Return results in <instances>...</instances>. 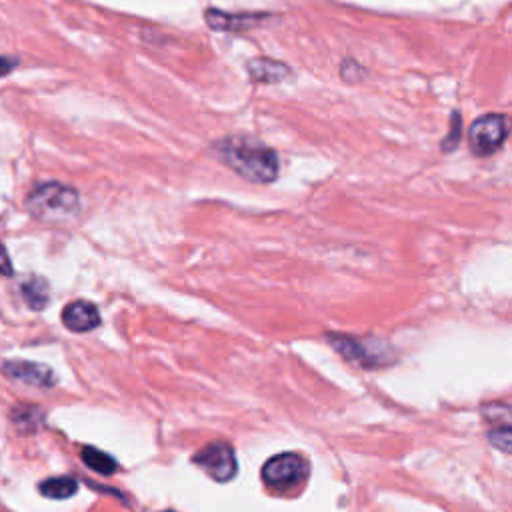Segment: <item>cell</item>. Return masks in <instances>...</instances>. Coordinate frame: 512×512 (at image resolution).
<instances>
[{
    "mask_svg": "<svg viewBox=\"0 0 512 512\" xmlns=\"http://www.w3.org/2000/svg\"><path fill=\"white\" fill-rule=\"evenodd\" d=\"M62 322L72 332H88L100 324V314L92 302L74 300L62 310Z\"/></svg>",
    "mask_w": 512,
    "mask_h": 512,
    "instance_id": "obj_7",
    "label": "cell"
},
{
    "mask_svg": "<svg viewBox=\"0 0 512 512\" xmlns=\"http://www.w3.org/2000/svg\"><path fill=\"white\" fill-rule=\"evenodd\" d=\"M332 346L350 362H358L364 366H374L384 362V354L376 352V346H364V340L350 338V336H330Z\"/></svg>",
    "mask_w": 512,
    "mask_h": 512,
    "instance_id": "obj_8",
    "label": "cell"
},
{
    "mask_svg": "<svg viewBox=\"0 0 512 512\" xmlns=\"http://www.w3.org/2000/svg\"><path fill=\"white\" fill-rule=\"evenodd\" d=\"M308 476V460L296 452L272 456L262 468V480L272 490H292Z\"/></svg>",
    "mask_w": 512,
    "mask_h": 512,
    "instance_id": "obj_3",
    "label": "cell"
},
{
    "mask_svg": "<svg viewBox=\"0 0 512 512\" xmlns=\"http://www.w3.org/2000/svg\"><path fill=\"white\" fill-rule=\"evenodd\" d=\"M82 462H84L90 470H94V472H98V474H104V476L114 474L116 468H118V464H116V460H114L112 456H108L106 452L96 450V448H92V446L82 448Z\"/></svg>",
    "mask_w": 512,
    "mask_h": 512,
    "instance_id": "obj_12",
    "label": "cell"
},
{
    "mask_svg": "<svg viewBox=\"0 0 512 512\" xmlns=\"http://www.w3.org/2000/svg\"><path fill=\"white\" fill-rule=\"evenodd\" d=\"M26 210L42 222H66L78 214L80 196L70 186L60 182H46L28 194Z\"/></svg>",
    "mask_w": 512,
    "mask_h": 512,
    "instance_id": "obj_2",
    "label": "cell"
},
{
    "mask_svg": "<svg viewBox=\"0 0 512 512\" xmlns=\"http://www.w3.org/2000/svg\"><path fill=\"white\" fill-rule=\"evenodd\" d=\"M14 66H16V60H14V58L0 56V78L6 76L10 70H14Z\"/></svg>",
    "mask_w": 512,
    "mask_h": 512,
    "instance_id": "obj_16",
    "label": "cell"
},
{
    "mask_svg": "<svg viewBox=\"0 0 512 512\" xmlns=\"http://www.w3.org/2000/svg\"><path fill=\"white\" fill-rule=\"evenodd\" d=\"M488 438L490 442L500 448L504 454L510 452V444H512V432H510V426H496L494 430L488 432Z\"/></svg>",
    "mask_w": 512,
    "mask_h": 512,
    "instance_id": "obj_14",
    "label": "cell"
},
{
    "mask_svg": "<svg viewBox=\"0 0 512 512\" xmlns=\"http://www.w3.org/2000/svg\"><path fill=\"white\" fill-rule=\"evenodd\" d=\"M248 72H250V78L254 82H266V84L282 82L284 78L290 76L288 66H284L282 62H276V60H268V58L250 60L248 62Z\"/></svg>",
    "mask_w": 512,
    "mask_h": 512,
    "instance_id": "obj_9",
    "label": "cell"
},
{
    "mask_svg": "<svg viewBox=\"0 0 512 512\" xmlns=\"http://www.w3.org/2000/svg\"><path fill=\"white\" fill-rule=\"evenodd\" d=\"M20 292H22V298L26 300V304L34 310H42L48 304V298H50L48 282L44 278H38V276H32V278L24 280L22 286H20Z\"/></svg>",
    "mask_w": 512,
    "mask_h": 512,
    "instance_id": "obj_10",
    "label": "cell"
},
{
    "mask_svg": "<svg viewBox=\"0 0 512 512\" xmlns=\"http://www.w3.org/2000/svg\"><path fill=\"white\" fill-rule=\"evenodd\" d=\"M192 462L196 466H200L210 478H214L218 482H228L238 472L234 450L228 442H222V440L206 444L204 448H200L192 456Z\"/></svg>",
    "mask_w": 512,
    "mask_h": 512,
    "instance_id": "obj_5",
    "label": "cell"
},
{
    "mask_svg": "<svg viewBox=\"0 0 512 512\" xmlns=\"http://www.w3.org/2000/svg\"><path fill=\"white\" fill-rule=\"evenodd\" d=\"M214 150L226 166L250 182L266 184L278 176L276 152L258 140L232 136L220 140Z\"/></svg>",
    "mask_w": 512,
    "mask_h": 512,
    "instance_id": "obj_1",
    "label": "cell"
},
{
    "mask_svg": "<svg viewBox=\"0 0 512 512\" xmlns=\"http://www.w3.org/2000/svg\"><path fill=\"white\" fill-rule=\"evenodd\" d=\"M4 374H8L14 380L26 382L30 386H38V388H50L56 382L54 372L44 366V364H36V362H24V360H16V362H6L2 366Z\"/></svg>",
    "mask_w": 512,
    "mask_h": 512,
    "instance_id": "obj_6",
    "label": "cell"
},
{
    "mask_svg": "<svg viewBox=\"0 0 512 512\" xmlns=\"http://www.w3.org/2000/svg\"><path fill=\"white\" fill-rule=\"evenodd\" d=\"M484 416L496 426H510V406L508 404L484 406Z\"/></svg>",
    "mask_w": 512,
    "mask_h": 512,
    "instance_id": "obj_13",
    "label": "cell"
},
{
    "mask_svg": "<svg viewBox=\"0 0 512 512\" xmlns=\"http://www.w3.org/2000/svg\"><path fill=\"white\" fill-rule=\"evenodd\" d=\"M0 274H12V264L2 244H0Z\"/></svg>",
    "mask_w": 512,
    "mask_h": 512,
    "instance_id": "obj_15",
    "label": "cell"
},
{
    "mask_svg": "<svg viewBox=\"0 0 512 512\" xmlns=\"http://www.w3.org/2000/svg\"><path fill=\"white\" fill-rule=\"evenodd\" d=\"M508 134V120L502 114H486L472 122L468 130V142L476 156L494 154Z\"/></svg>",
    "mask_w": 512,
    "mask_h": 512,
    "instance_id": "obj_4",
    "label": "cell"
},
{
    "mask_svg": "<svg viewBox=\"0 0 512 512\" xmlns=\"http://www.w3.org/2000/svg\"><path fill=\"white\" fill-rule=\"evenodd\" d=\"M38 490L48 496V498H56V500H62V498H70L72 494H76L78 490V484L74 478L70 476H56V478H48L44 482H40Z\"/></svg>",
    "mask_w": 512,
    "mask_h": 512,
    "instance_id": "obj_11",
    "label": "cell"
}]
</instances>
